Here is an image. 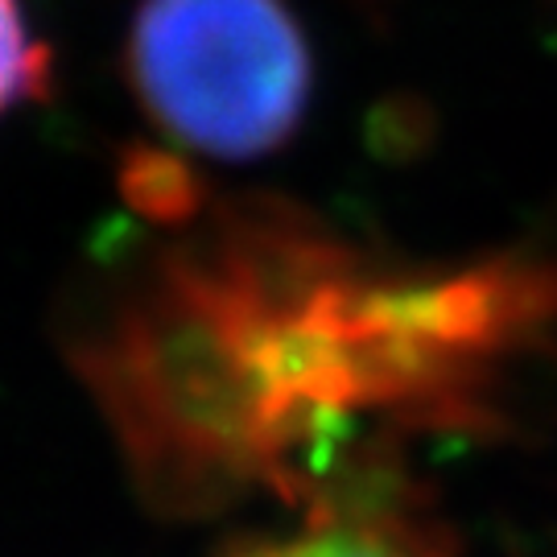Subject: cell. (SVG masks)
<instances>
[{
  "mask_svg": "<svg viewBox=\"0 0 557 557\" xmlns=\"http://www.w3.org/2000/svg\"><path fill=\"white\" fill-rule=\"evenodd\" d=\"M50 75V54L34 38L21 0H0V116L34 100Z\"/></svg>",
  "mask_w": 557,
  "mask_h": 557,
  "instance_id": "3",
  "label": "cell"
},
{
  "mask_svg": "<svg viewBox=\"0 0 557 557\" xmlns=\"http://www.w3.org/2000/svg\"><path fill=\"white\" fill-rule=\"evenodd\" d=\"M232 557H430L400 517L351 499H326L301 529L269 537Z\"/></svg>",
  "mask_w": 557,
  "mask_h": 557,
  "instance_id": "2",
  "label": "cell"
},
{
  "mask_svg": "<svg viewBox=\"0 0 557 557\" xmlns=\"http://www.w3.org/2000/svg\"><path fill=\"white\" fill-rule=\"evenodd\" d=\"M128 75L182 149L215 161L281 149L310 100V50L285 0H140Z\"/></svg>",
  "mask_w": 557,
  "mask_h": 557,
  "instance_id": "1",
  "label": "cell"
}]
</instances>
